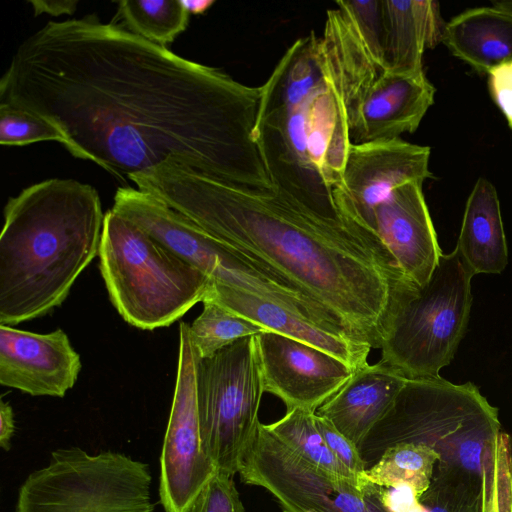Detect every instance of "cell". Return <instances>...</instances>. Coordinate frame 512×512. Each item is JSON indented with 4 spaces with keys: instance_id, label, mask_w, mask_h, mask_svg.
I'll return each mask as SVG.
<instances>
[{
    "instance_id": "6da1fadb",
    "label": "cell",
    "mask_w": 512,
    "mask_h": 512,
    "mask_svg": "<svg viewBox=\"0 0 512 512\" xmlns=\"http://www.w3.org/2000/svg\"><path fill=\"white\" fill-rule=\"evenodd\" d=\"M260 94L96 14L48 21L0 79V102L44 117L70 154L121 180L172 158L271 190L256 140Z\"/></svg>"
},
{
    "instance_id": "7a4b0ae2",
    "label": "cell",
    "mask_w": 512,
    "mask_h": 512,
    "mask_svg": "<svg viewBox=\"0 0 512 512\" xmlns=\"http://www.w3.org/2000/svg\"><path fill=\"white\" fill-rule=\"evenodd\" d=\"M227 247L321 306L352 340L379 349L406 280L394 257L347 214L273 187L253 189L169 159L129 178Z\"/></svg>"
},
{
    "instance_id": "3957f363",
    "label": "cell",
    "mask_w": 512,
    "mask_h": 512,
    "mask_svg": "<svg viewBox=\"0 0 512 512\" xmlns=\"http://www.w3.org/2000/svg\"><path fill=\"white\" fill-rule=\"evenodd\" d=\"M0 234V324L59 307L99 252L105 213L98 191L51 178L10 197Z\"/></svg>"
},
{
    "instance_id": "277c9868",
    "label": "cell",
    "mask_w": 512,
    "mask_h": 512,
    "mask_svg": "<svg viewBox=\"0 0 512 512\" xmlns=\"http://www.w3.org/2000/svg\"><path fill=\"white\" fill-rule=\"evenodd\" d=\"M501 432L498 410L471 382L444 378L407 379L387 414L372 428L358 450L371 467L397 443H421L440 456L435 471L481 478L486 448Z\"/></svg>"
},
{
    "instance_id": "5b68a950",
    "label": "cell",
    "mask_w": 512,
    "mask_h": 512,
    "mask_svg": "<svg viewBox=\"0 0 512 512\" xmlns=\"http://www.w3.org/2000/svg\"><path fill=\"white\" fill-rule=\"evenodd\" d=\"M109 298L130 325L170 326L202 302L213 282L139 226L109 209L99 246Z\"/></svg>"
},
{
    "instance_id": "8992f818",
    "label": "cell",
    "mask_w": 512,
    "mask_h": 512,
    "mask_svg": "<svg viewBox=\"0 0 512 512\" xmlns=\"http://www.w3.org/2000/svg\"><path fill=\"white\" fill-rule=\"evenodd\" d=\"M473 276L457 247L442 253L429 281L411 285L396 305L379 348L380 362L408 379L440 376L468 324Z\"/></svg>"
},
{
    "instance_id": "52a82bcc",
    "label": "cell",
    "mask_w": 512,
    "mask_h": 512,
    "mask_svg": "<svg viewBox=\"0 0 512 512\" xmlns=\"http://www.w3.org/2000/svg\"><path fill=\"white\" fill-rule=\"evenodd\" d=\"M111 209L203 272L213 284L273 301L319 324L327 321L325 310L299 289L233 251L155 196L130 186L119 187Z\"/></svg>"
},
{
    "instance_id": "ba28073f",
    "label": "cell",
    "mask_w": 512,
    "mask_h": 512,
    "mask_svg": "<svg viewBox=\"0 0 512 512\" xmlns=\"http://www.w3.org/2000/svg\"><path fill=\"white\" fill-rule=\"evenodd\" d=\"M147 464L113 451L59 448L21 485L16 512H153Z\"/></svg>"
},
{
    "instance_id": "9c48e42d",
    "label": "cell",
    "mask_w": 512,
    "mask_h": 512,
    "mask_svg": "<svg viewBox=\"0 0 512 512\" xmlns=\"http://www.w3.org/2000/svg\"><path fill=\"white\" fill-rule=\"evenodd\" d=\"M256 335L209 358L197 357V405L202 447L216 469L238 473L260 421L264 393Z\"/></svg>"
},
{
    "instance_id": "30bf717a",
    "label": "cell",
    "mask_w": 512,
    "mask_h": 512,
    "mask_svg": "<svg viewBox=\"0 0 512 512\" xmlns=\"http://www.w3.org/2000/svg\"><path fill=\"white\" fill-rule=\"evenodd\" d=\"M238 473L243 482L268 490L284 512H390L384 487L319 468L262 423L241 456Z\"/></svg>"
},
{
    "instance_id": "8fae6325",
    "label": "cell",
    "mask_w": 512,
    "mask_h": 512,
    "mask_svg": "<svg viewBox=\"0 0 512 512\" xmlns=\"http://www.w3.org/2000/svg\"><path fill=\"white\" fill-rule=\"evenodd\" d=\"M327 11L317 57L322 80L345 110L349 126L360 103L388 70L381 0L337 1Z\"/></svg>"
},
{
    "instance_id": "7c38bea8",
    "label": "cell",
    "mask_w": 512,
    "mask_h": 512,
    "mask_svg": "<svg viewBox=\"0 0 512 512\" xmlns=\"http://www.w3.org/2000/svg\"><path fill=\"white\" fill-rule=\"evenodd\" d=\"M216 470L202 447L197 355L189 324L181 322L176 384L160 456L159 496L165 511L189 512L197 494Z\"/></svg>"
},
{
    "instance_id": "4fadbf2b",
    "label": "cell",
    "mask_w": 512,
    "mask_h": 512,
    "mask_svg": "<svg viewBox=\"0 0 512 512\" xmlns=\"http://www.w3.org/2000/svg\"><path fill=\"white\" fill-rule=\"evenodd\" d=\"M264 391L287 411L315 413L352 377L355 370L339 358L275 332L256 335Z\"/></svg>"
},
{
    "instance_id": "5bb4252c",
    "label": "cell",
    "mask_w": 512,
    "mask_h": 512,
    "mask_svg": "<svg viewBox=\"0 0 512 512\" xmlns=\"http://www.w3.org/2000/svg\"><path fill=\"white\" fill-rule=\"evenodd\" d=\"M430 147L401 138L351 144L341 182L332 195L338 209L359 216L397 188L432 177Z\"/></svg>"
},
{
    "instance_id": "9a60e30c",
    "label": "cell",
    "mask_w": 512,
    "mask_h": 512,
    "mask_svg": "<svg viewBox=\"0 0 512 512\" xmlns=\"http://www.w3.org/2000/svg\"><path fill=\"white\" fill-rule=\"evenodd\" d=\"M422 187L419 183L403 185L359 216L339 209L371 230L406 280L417 286L429 281L442 254Z\"/></svg>"
},
{
    "instance_id": "2e32d148",
    "label": "cell",
    "mask_w": 512,
    "mask_h": 512,
    "mask_svg": "<svg viewBox=\"0 0 512 512\" xmlns=\"http://www.w3.org/2000/svg\"><path fill=\"white\" fill-rule=\"evenodd\" d=\"M81 370L62 329L40 334L0 325V384L32 396L64 397Z\"/></svg>"
},
{
    "instance_id": "e0dca14e",
    "label": "cell",
    "mask_w": 512,
    "mask_h": 512,
    "mask_svg": "<svg viewBox=\"0 0 512 512\" xmlns=\"http://www.w3.org/2000/svg\"><path fill=\"white\" fill-rule=\"evenodd\" d=\"M435 88L424 71L387 70L360 103L350 124L353 144L400 138L415 132L434 103Z\"/></svg>"
},
{
    "instance_id": "ac0fdd59",
    "label": "cell",
    "mask_w": 512,
    "mask_h": 512,
    "mask_svg": "<svg viewBox=\"0 0 512 512\" xmlns=\"http://www.w3.org/2000/svg\"><path fill=\"white\" fill-rule=\"evenodd\" d=\"M231 312L262 327L319 348L354 369L367 363L372 348L264 298L212 284L208 294Z\"/></svg>"
},
{
    "instance_id": "d6986e66",
    "label": "cell",
    "mask_w": 512,
    "mask_h": 512,
    "mask_svg": "<svg viewBox=\"0 0 512 512\" xmlns=\"http://www.w3.org/2000/svg\"><path fill=\"white\" fill-rule=\"evenodd\" d=\"M407 379L380 361L367 362L315 414L331 422L358 448L390 410Z\"/></svg>"
},
{
    "instance_id": "ffe728a7",
    "label": "cell",
    "mask_w": 512,
    "mask_h": 512,
    "mask_svg": "<svg viewBox=\"0 0 512 512\" xmlns=\"http://www.w3.org/2000/svg\"><path fill=\"white\" fill-rule=\"evenodd\" d=\"M388 70L423 72V54L443 40L439 4L429 0H381Z\"/></svg>"
},
{
    "instance_id": "44dd1931",
    "label": "cell",
    "mask_w": 512,
    "mask_h": 512,
    "mask_svg": "<svg viewBox=\"0 0 512 512\" xmlns=\"http://www.w3.org/2000/svg\"><path fill=\"white\" fill-rule=\"evenodd\" d=\"M456 247L474 275L501 273L507 266L499 198L486 178H478L469 194Z\"/></svg>"
},
{
    "instance_id": "7402d4cb",
    "label": "cell",
    "mask_w": 512,
    "mask_h": 512,
    "mask_svg": "<svg viewBox=\"0 0 512 512\" xmlns=\"http://www.w3.org/2000/svg\"><path fill=\"white\" fill-rule=\"evenodd\" d=\"M442 42L478 73L512 63V17L493 7L468 9L445 25Z\"/></svg>"
},
{
    "instance_id": "603a6c76",
    "label": "cell",
    "mask_w": 512,
    "mask_h": 512,
    "mask_svg": "<svg viewBox=\"0 0 512 512\" xmlns=\"http://www.w3.org/2000/svg\"><path fill=\"white\" fill-rule=\"evenodd\" d=\"M351 144L347 114L322 82L307 109L306 147L310 164L329 190L341 182Z\"/></svg>"
},
{
    "instance_id": "cb8c5ba5",
    "label": "cell",
    "mask_w": 512,
    "mask_h": 512,
    "mask_svg": "<svg viewBox=\"0 0 512 512\" xmlns=\"http://www.w3.org/2000/svg\"><path fill=\"white\" fill-rule=\"evenodd\" d=\"M318 38L313 31L297 39L284 53L267 81L260 86L258 120L307 104L322 84Z\"/></svg>"
},
{
    "instance_id": "d4e9b609",
    "label": "cell",
    "mask_w": 512,
    "mask_h": 512,
    "mask_svg": "<svg viewBox=\"0 0 512 512\" xmlns=\"http://www.w3.org/2000/svg\"><path fill=\"white\" fill-rule=\"evenodd\" d=\"M439 454L421 443H397L386 448L360 478L380 487H410L418 498L429 488Z\"/></svg>"
},
{
    "instance_id": "484cf974",
    "label": "cell",
    "mask_w": 512,
    "mask_h": 512,
    "mask_svg": "<svg viewBox=\"0 0 512 512\" xmlns=\"http://www.w3.org/2000/svg\"><path fill=\"white\" fill-rule=\"evenodd\" d=\"M113 20L130 32L165 46L183 33L190 14L181 0H121Z\"/></svg>"
},
{
    "instance_id": "4316f807",
    "label": "cell",
    "mask_w": 512,
    "mask_h": 512,
    "mask_svg": "<svg viewBox=\"0 0 512 512\" xmlns=\"http://www.w3.org/2000/svg\"><path fill=\"white\" fill-rule=\"evenodd\" d=\"M267 427L285 446L319 468L339 477L360 479L330 451L316 425L315 413L295 408Z\"/></svg>"
},
{
    "instance_id": "83f0119b",
    "label": "cell",
    "mask_w": 512,
    "mask_h": 512,
    "mask_svg": "<svg viewBox=\"0 0 512 512\" xmlns=\"http://www.w3.org/2000/svg\"><path fill=\"white\" fill-rule=\"evenodd\" d=\"M199 316L189 325L191 342L199 359L209 358L245 337L266 332L206 296Z\"/></svg>"
},
{
    "instance_id": "f1b7e54d",
    "label": "cell",
    "mask_w": 512,
    "mask_h": 512,
    "mask_svg": "<svg viewBox=\"0 0 512 512\" xmlns=\"http://www.w3.org/2000/svg\"><path fill=\"white\" fill-rule=\"evenodd\" d=\"M481 512H512V438L505 432L483 455Z\"/></svg>"
},
{
    "instance_id": "f546056e",
    "label": "cell",
    "mask_w": 512,
    "mask_h": 512,
    "mask_svg": "<svg viewBox=\"0 0 512 512\" xmlns=\"http://www.w3.org/2000/svg\"><path fill=\"white\" fill-rule=\"evenodd\" d=\"M419 503L426 512H481V478L434 471Z\"/></svg>"
},
{
    "instance_id": "4dcf8cb0",
    "label": "cell",
    "mask_w": 512,
    "mask_h": 512,
    "mask_svg": "<svg viewBox=\"0 0 512 512\" xmlns=\"http://www.w3.org/2000/svg\"><path fill=\"white\" fill-rule=\"evenodd\" d=\"M40 141H57L63 146L66 144L60 130L44 117L17 105L0 102L2 146H25Z\"/></svg>"
},
{
    "instance_id": "1f68e13d",
    "label": "cell",
    "mask_w": 512,
    "mask_h": 512,
    "mask_svg": "<svg viewBox=\"0 0 512 512\" xmlns=\"http://www.w3.org/2000/svg\"><path fill=\"white\" fill-rule=\"evenodd\" d=\"M189 512H245L233 477L216 470L197 494Z\"/></svg>"
},
{
    "instance_id": "d6a6232c",
    "label": "cell",
    "mask_w": 512,
    "mask_h": 512,
    "mask_svg": "<svg viewBox=\"0 0 512 512\" xmlns=\"http://www.w3.org/2000/svg\"><path fill=\"white\" fill-rule=\"evenodd\" d=\"M316 425L330 451L348 470L360 478L366 470L357 446L327 419L315 414Z\"/></svg>"
},
{
    "instance_id": "836d02e7",
    "label": "cell",
    "mask_w": 512,
    "mask_h": 512,
    "mask_svg": "<svg viewBox=\"0 0 512 512\" xmlns=\"http://www.w3.org/2000/svg\"><path fill=\"white\" fill-rule=\"evenodd\" d=\"M489 90L497 106L512 125V63L493 70L489 75Z\"/></svg>"
},
{
    "instance_id": "e575fe53",
    "label": "cell",
    "mask_w": 512,
    "mask_h": 512,
    "mask_svg": "<svg viewBox=\"0 0 512 512\" xmlns=\"http://www.w3.org/2000/svg\"><path fill=\"white\" fill-rule=\"evenodd\" d=\"M383 499L390 512H410L419 503V498L408 486L384 488Z\"/></svg>"
},
{
    "instance_id": "d590c367",
    "label": "cell",
    "mask_w": 512,
    "mask_h": 512,
    "mask_svg": "<svg viewBox=\"0 0 512 512\" xmlns=\"http://www.w3.org/2000/svg\"><path fill=\"white\" fill-rule=\"evenodd\" d=\"M34 16L48 14L53 17L73 15L79 4L78 0H28Z\"/></svg>"
},
{
    "instance_id": "8d00e7d4",
    "label": "cell",
    "mask_w": 512,
    "mask_h": 512,
    "mask_svg": "<svg viewBox=\"0 0 512 512\" xmlns=\"http://www.w3.org/2000/svg\"><path fill=\"white\" fill-rule=\"evenodd\" d=\"M15 433V420L12 406L9 402L0 401V446L5 451L11 447V439Z\"/></svg>"
},
{
    "instance_id": "74e56055",
    "label": "cell",
    "mask_w": 512,
    "mask_h": 512,
    "mask_svg": "<svg viewBox=\"0 0 512 512\" xmlns=\"http://www.w3.org/2000/svg\"><path fill=\"white\" fill-rule=\"evenodd\" d=\"M185 10L189 14L200 15L209 10L214 4V0H181Z\"/></svg>"
},
{
    "instance_id": "f35d334b",
    "label": "cell",
    "mask_w": 512,
    "mask_h": 512,
    "mask_svg": "<svg viewBox=\"0 0 512 512\" xmlns=\"http://www.w3.org/2000/svg\"><path fill=\"white\" fill-rule=\"evenodd\" d=\"M492 7L512 17V0L492 1Z\"/></svg>"
},
{
    "instance_id": "ab89813d",
    "label": "cell",
    "mask_w": 512,
    "mask_h": 512,
    "mask_svg": "<svg viewBox=\"0 0 512 512\" xmlns=\"http://www.w3.org/2000/svg\"><path fill=\"white\" fill-rule=\"evenodd\" d=\"M510 127H511V129H512V125H511Z\"/></svg>"
}]
</instances>
